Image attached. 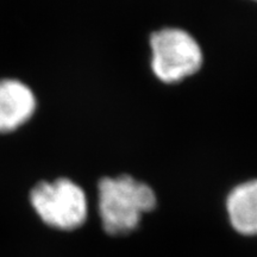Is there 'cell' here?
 I'll return each mask as SVG.
<instances>
[{"label":"cell","instance_id":"obj_2","mask_svg":"<svg viewBox=\"0 0 257 257\" xmlns=\"http://www.w3.org/2000/svg\"><path fill=\"white\" fill-rule=\"evenodd\" d=\"M30 202L42 221L54 229H78L87 218L85 193L68 179L38 182L31 189Z\"/></svg>","mask_w":257,"mask_h":257},{"label":"cell","instance_id":"obj_6","mask_svg":"<svg viewBox=\"0 0 257 257\" xmlns=\"http://www.w3.org/2000/svg\"><path fill=\"white\" fill-rule=\"evenodd\" d=\"M253 2H257V0H253Z\"/></svg>","mask_w":257,"mask_h":257},{"label":"cell","instance_id":"obj_1","mask_svg":"<svg viewBox=\"0 0 257 257\" xmlns=\"http://www.w3.org/2000/svg\"><path fill=\"white\" fill-rule=\"evenodd\" d=\"M98 188L102 226L114 236L136 229L142 214L156 206L153 189L128 175L102 179Z\"/></svg>","mask_w":257,"mask_h":257},{"label":"cell","instance_id":"obj_4","mask_svg":"<svg viewBox=\"0 0 257 257\" xmlns=\"http://www.w3.org/2000/svg\"><path fill=\"white\" fill-rule=\"evenodd\" d=\"M37 101L29 86L16 79L0 80V134L14 133L34 115Z\"/></svg>","mask_w":257,"mask_h":257},{"label":"cell","instance_id":"obj_5","mask_svg":"<svg viewBox=\"0 0 257 257\" xmlns=\"http://www.w3.org/2000/svg\"><path fill=\"white\" fill-rule=\"evenodd\" d=\"M227 212L234 230L246 236L257 234V180L232 189L227 198Z\"/></svg>","mask_w":257,"mask_h":257},{"label":"cell","instance_id":"obj_3","mask_svg":"<svg viewBox=\"0 0 257 257\" xmlns=\"http://www.w3.org/2000/svg\"><path fill=\"white\" fill-rule=\"evenodd\" d=\"M153 70L163 82L174 83L197 73L201 67V49L188 32L167 28L150 38Z\"/></svg>","mask_w":257,"mask_h":257}]
</instances>
